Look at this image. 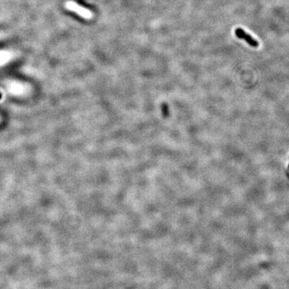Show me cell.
I'll return each instance as SVG.
<instances>
[{"instance_id": "cell-1", "label": "cell", "mask_w": 289, "mask_h": 289, "mask_svg": "<svg viewBox=\"0 0 289 289\" xmlns=\"http://www.w3.org/2000/svg\"><path fill=\"white\" fill-rule=\"evenodd\" d=\"M66 7L68 10L76 13L77 14H78L83 18L87 19V20H90V19L92 18L93 17V13L89 10L86 9V8L80 6V5L76 4L74 1H67L66 4Z\"/></svg>"}, {"instance_id": "cell-2", "label": "cell", "mask_w": 289, "mask_h": 289, "mask_svg": "<svg viewBox=\"0 0 289 289\" xmlns=\"http://www.w3.org/2000/svg\"><path fill=\"white\" fill-rule=\"evenodd\" d=\"M235 35L238 38L244 40V41L247 42L248 44L250 45V46L253 48L258 47L259 45L258 42L254 38H253V37H252L250 34H248L247 32H246L243 29L240 28L235 29Z\"/></svg>"}, {"instance_id": "cell-3", "label": "cell", "mask_w": 289, "mask_h": 289, "mask_svg": "<svg viewBox=\"0 0 289 289\" xmlns=\"http://www.w3.org/2000/svg\"><path fill=\"white\" fill-rule=\"evenodd\" d=\"M2 96H3V95H2V93H1V92H0V100H1V98H2Z\"/></svg>"}]
</instances>
